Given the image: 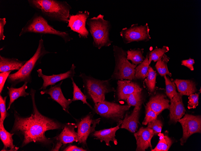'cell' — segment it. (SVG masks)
Wrapping results in <instances>:
<instances>
[{"label":"cell","instance_id":"obj_35","mask_svg":"<svg viewBox=\"0 0 201 151\" xmlns=\"http://www.w3.org/2000/svg\"><path fill=\"white\" fill-rule=\"evenodd\" d=\"M162 127V124L161 121L157 118L148 123L147 127L153 130L154 135L161 133Z\"/></svg>","mask_w":201,"mask_h":151},{"label":"cell","instance_id":"obj_44","mask_svg":"<svg viewBox=\"0 0 201 151\" xmlns=\"http://www.w3.org/2000/svg\"><path fill=\"white\" fill-rule=\"evenodd\" d=\"M201 90V89H200V92H201V90Z\"/></svg>","mask_w":201,"mask_h":151},{"label":"cell","instance_id":"obj_17","mask_svg":"<svg viewBox=\"0 0 201 151\" xmlns=\"http://www.w3.org/2000/svg\"><path fill=\"white\" fill-rule=\"evenodd\" d=\"M117 85V96L119 100H126L131 94L142 90L138 84L129 80H119Z\"/></svg>","mask_w":201,"mask_h":151},{"label":"cell","instance_id":"obj_43","mask_svg":"<svg viewBox=\"0 0 201 151\" xmlns=\"http://www.w3.org/2000/svg\"><path fill=\"white\" fill-rule=\"evenodd\" d=\"M62 145L63 144L61 143L57 140V143L55 146H54V147L51 151H59Z\"/></svg>","mask_w":201,"mask_h":151},{"label":"cell","instance_id":"obj_16","mask_svg":"<svg viewBox=\"0 0 201 151\" xmlns=\"http://www.w3.org/2000/svg\"><path fill=\"white\" fill-rule=\"evenodd\" d=\"M182 95L177 93L171 99L170 118L171 122L176 123L184 115L185 109L182 100Z\"/></svg>","mask_w":201,"mask_h":151},{"label":"cell","instance_id":"obj_29","mask_svg":"<svg viewBox=\"0 0 201 151\" xmlns=\"http://www.w3.org/2000/svg\"><path fill=\"white\" fill-rule=\"evenodd\" d=\"M149 64L148 55L147 54L144 61L135 68V76L136 78L143 80L147 74Z\"/></svg>","mask_w":201,"mask_h":151},{"label":"cell","instance_id":"obj_4","mask_svg":"<svg viewBox=\"0 0 201 151\" xmlns=\"http://www.w3.org/2000/svg\"><path fill=\"white\" fill-rule=\"evenodd\" d=\"M79 77L82 80L84 94L94 104L104 101L107 94L115 91L110 84L111 78L101 80L84 73H80Z\"/></svg>","mask_w":201,"mask_h":151},{"label":"cell","instance_id":"obj_5","mask_svg":"<svg viewBox=\"0 0 201 151\" xmlns=\"http://www.w3.org/2000/svg\"><path fill=\"white\" fill-rule=\"evenodd\" d=\"M86 22L93 39L94 47L100 49L111 45L113 41L109 38L111 24L109 21L104 19V15L99 14L97 17L88 18Z\"/></svg>","mask_w":201,"mask_h":151},{"label":"cell","instance_id":"obj_36","mask_svg":"<svg viewBox=\"0 0 201 151\" xmlns=\"http://www.w3.org/2000/svg\"><path fill=\"white\" fill-rule=\"evenodd\" d=\"M146 115L142 122V124L146 125L148 123L157 118V115L149 107H145Z\"/></svg>","mask_w":201,"mask_h":151},{"label":"cell","instance_id":"obj_26","mask_svg":"<svg viewBox=\"0 0 201 151\" xmlns=\"http://www.w3.org/2000/svg\"><path fill=\"white\" fill-rule=\"evenodd\" d=\"M144 49H137L128 50L127 52V58L131 61L132 63L139 65L144 60L145 58L143 55Z\"/></svg>","mask_w":201,"mask_h":151},{"label":"cell","instance_id":"obj_9","mask_svg":"<svg viewBox=\"0 0 201 151\" xmlns=\"http://www.w3.org/2000/svg\"><path fill=\"white\" fill-rule=\"evenodd\" d=\"M100 118L95 119L90 113L79 119H76L77 128V133L79 140L78 144L81 145L83 148L87 146V141L89 135L95 131L97 124L100 121Z\"/></svg>","mask_w":201,"mask_h":151},{"label":"cell","instance_id":"obj_37","mask_svg":"<svg viewBox=\"0 0 201 151\" xmlns=\"http://www.w3.org/2000/svg\"><path fill=\"white\" fill-rule=\"evenodd\" d=\"M7 96L2 97L0 95V121L4 122L7 117L8 113L6 108V101Z\"/></svg>","mask_w":201,"mask_h":151},{"label":"cell","instance_id":"obj_34","mask_svg":"<svg viewBox=\"0 0 201 151\" xmlns=\"http://www.w3.org/2000/svg\"><path fill=\"white\" fill-rule=\"evenodd\" d=\"M165 80L166 93L169 98L171 99L177 93L175 83L171 81L166 75L164 76Z\"/></svg>","mask_w":201,"mask_h":151},{"label":"cell","instance_id":"obj_32","mask_svg":"<svg viewBox=\"0 0 201 151\" xmlns=\"http://www.w3.org/2000/svg\"><path fill=\"white\" fill-rule=\"evenodd\" d=\"M156 76V72L152 67L149 66L145 82L148 90L150 92H153L155 88Z\"/></svg>","mask_w":201,"mask_h":151},{"label":"cell","instance_id":"obj_39","mask_svg":"<svg viewBox=\"0 0 201 151\" xmlns=\"http://www.w3.org/2000/svg\"><path fill=\"white\" fill-rule=\"evenodd\" d=\"M10 71L7 72H0V93H2L3 89L5 83L11 73Z\"/></svg>","mask_w":201,"mask_h":151},{"label":"cell","instance_id":"obj_31","mask_svg":"<svg viewBox=\"0 0 201 151\" xmlns=\"http://www.w3.org/2000/svg\"><path fill=\"white\" fill-rule=\"evenodd\" d=\"M169 50V48L167 46H164L161 48H158L156 47L148 54L149 64H150L152 61H153L154 62L157 61Z\"/></svg>","mask_w":201,"mask_h":151},{"label":"cell","instance_id":"obj_22","mask_svg":"<svg viewBox=\"0 0 201 151\" xmlns=\"http://www.w3.org/2000/svg\"><path fill=\"white\" fill-rule=\"evenodd\" d=\"M27 61H21L15 58H9L0 55V72L14 70H19Z\"/></svg>","mask_w":201,"mask_h":151},{"label":"cell","instance_id":"obj_40","mask_svg":"<svg viewBox=\"0 0 201 151\" xmlns=\"http://www.w3.org/2000/svg\"><path fill=\"white\" fill-rule=\"evenodd\" d=\"M194 63V60L190 58L188 59L184 60L181 61L182 65L187 67L192 71L194 70L193 65Z\"/></svg>","mask_w":201,"mask_h":151},{"label":"cell","instance_id":"obj_1","mask_svg":"<svg viewBox=\"0 0 201 151\" xmlns=\"http://www.w3.org/2000/svg\"><path fill=\"white\" fill-rule=\"evenodd\" d=\"M36 90L31 88L29 94L32 102V110L29 116H20L15 111L14 112V125L10 133L20 137L24 147L33 142L44 146L49 147L54 145V138L47 137L45 132L48 130L62 129L65 124L41 114L37 107L35 101Z\"/></svg>","mask_w":201,"mask_h":151},{"label":"cell","instance_id":"obj_6","mask_svg":"<svg viewBox=\"0 0 201 151\" xmlns=\"http://www.w3.org/2000/svg\"><path fill=\"white\" fill-rule=\"evenodd\" d=\"M29 33L55 35L62 38L65 43L73 39L67 33L54 29L44 17L37 13H36L22 28L19 36H20Z\"/></svg>","mask_w":201,"mask_h":151},{"label":"cell","instance_id":"obj_8","mask_svg":"<svg viewBox=\"0 0 201 151\" xmlns=\"http://www.w3.org/2000/svg\"><path fill=\"white\" fill-rule=\"evenodd\" d=\"M131 106L121 105L105 100L94 104L93 109L97 114L105 119L110 120L122 123V119L125 112Z\"/></svg>","mask_w":201,"mask_h":151},{"label":"cell","instance_id":"obj_10","mask_svg":"<svg viewBox=\"0 0 201 151\" xmlns=\"http://www.w3.org/2000/svg\"><path fill=\"white\" fill-rule=\"evenodd\" d=\"M150 30L147 23L144 25L139 26L138 24H134L129 28L122 29L120 32V35L125 43L133 42L147 41L151 39Z\"/></svg>","mask_w":201,"mask_h":151},{"label":"cell","instance_id":"obj_2","mask_svg":"<svg viewBox=\"0 0 201 151\" xmlns=\"http://www.w3.org/2000/svg\"><path fill=\"white\" fill-rule=\"evenodd\" d=\"M28 2L48 19L68 23L72 8L67 2L56 0H28Z\"/></svg>","mask_w":201,"mask_h":151},{"label":"cell","instance_id":"obj_24","mask_svg":"<svg viewBox=\"0 0 201 151\" xmlns=\"http://www.w3.org/2000/svg\"><path fill=\"white\" fill-rule=\"evenodd\" d=\"M174 83L177 86L178 92L182 95L188 96L194 93L197 90L196 84L192 80L176 79Z\"/></svg>","mask_w":201,"mask_h":151},{"label":"cell","instance_id":"obj_28","mask_svg":"<svg viewBox=\"0 0 201 151\" xmlns=\"http://www.w3.org/2000/svg\"><path fill=\"white\" fill-rule=\"evenodd\" d=\"M169 58L165 54L156 62L155 68L159 74L162 76L168 75L171 77L172 74L168 70L167 63Z\"/></svg>","mask_w":201,"mask_h":151},{"label":"cell","instance_id":"obj_30","mask_svg":"<svg viewBox=\"0 0 201 151\" xmlns=\"http://www.w3.org/2000/svg\"><path fill=\"white\" fill-rule=\"evenodd\" d=\"M71 79L72 80L73 89V98L72 99V101L73 102L77 100H80L83 104H86L91 109H93L92 106L87 101V97L77 85L75 82L73 78H72Z\"/></svg>","mask_w":201,"mask_h":151},{"label":"cell","instance_id":"obj_33","mask_svg":"<svg viewBox=\"0 0 201 151\" xmlns=\"http://www.w3.org/2000/svg\"><path fill=\"white\" fill-rule=\"evenodd\" d=\"M126 101L128 105L131 106H140L143 102L141 91L135 92L130 94L128 97Z\"/></svg>","mask_w":201,"mask_h":151},{"label":"cell","instance_id":"obj_13","mask_svg":"<svg viewBox=\"0 0 201 151\" xmlns=\"http://www.w3.org/2000/svg\"><path fill=\"white\" fill-rule=\"evenodd\" d=\"M63 82L62 80L58 84L54 86H51L49 89L43 90L40 93L42 95L45 94H48L50 96L48 98L58 103L64 111L69 114L70 105L73 101L72 99H67L64 96L61 88V85Z\"/></svg>","mask_w":201,"mask_h":151},{"label":"cell","instance_id":"obj_15","mask_svg":"<svg viewBox=\"0 0 201 151\" xmlns=\"http://www.w3.org/2000/svg\"><path fill=\"white\" fill-rule=\"evenodd\" d=\"M154 135L152 129L148 127H141L134 134L136 141V151H145L149 147L152 148L151 140Z\"/></svg>","mask_w":201,"mask_h":151},{"label":"cell","instance_id":"obj_27","mask_svg":"<svg viewBox=\"0 0 201 151\" xmlns=\"http://www.w3.org/2000/svg\"><path fill=\"white\" fill-rule=\"evenodd\" d=\"M159 140L156 147L151 151H168L173 143V140L167 135L162 133L158 134Z\"/></svg>","mask_w":201,"mask_h":151},{"label":"cell","instance_id":"obj_42","mask_svg":"<svg viewBox=\"0 0 201 151\" xmlns=\"http://www.w3.org/2000/svg\"><path fill=\"white\" fill-rule=\"evenodd\" d=\"M64 151H86L87 149L83 147H78L76 145H70L64 149Z\"/></svg>","mask_w":201,"mask_h":151},{"label":"cell","instance_id":"obj_25","mask_svg":"<svg viewBox=\"0 0 201 151\" xmlns=\"http://www.w3.org/2000/svg\"><path fill=\"white\" fill-rule=\"evenodd\" d=\"M27 83V82H25L21 87L18 88L14 87L12 85L10 87H7L8 90V94L10 100L7 109V111L10 109L12 103L18 98L20 97H25L29 95V93L26 91L28 87Z\"/></svg>","mask_w":201,"mask_h":151},{"label":"cell","instance_id":"obj_7","mask_svg":"<svg viewBox=\"0 0 201 151\" xmlns=\"http://www.w3.org/2000/svg\"><path fill=\"white\" fill-rule=\"evenodd\" d=\"M113 49L115 66L111 79L130 80L135 79V68L137 65L128 61L127 58L126 51L122 47L114 45Z\"/></svg>","mask_w":201,"mask_h":151},{"label":"cell","instance_id":"obj_18","mask_svg":"<svg viewBox=\"0 0 201 151\" xmlns=\"http://www.w3.org/2000/svg\"><path fill=\"white\" fill-rule=\"evenodd\" d=\"M76 127L75 123H68L65 124L60 134L54 137L55 140L60 142L63 145L78 142V134L75 130Z\"/></svg>","mask_w":201,"mask_h":151},{"label":"cell","instance_id":"obj_23","mask_svg":"<svg viewBox=\"0 0 201 151\" xmlns=\"http://www.w3.org/2000/svg\"><path fill=\"white\" fill-rule=\"evenodd\" d=\"M3 123L4 122L0 121V138L4 145L1 151H16L19 147H16L13 144L12 136L14 134L6 131Z\"/></svg>","mask_w":201,"mask_h":151},{"label":"cell","instance_id":"obj_19","mask_svg":"<svg viewBox=\"0 0 201 151\" xmlns=\"http://www.w3.org/2000/svg\"><path fill=\"white\" fill-rule=\"evenodd\" d=\"M122 124L119 123L116 127L107 129H105L95 131L92 133L91 136L94 139L99 140L101 142L104 141L106 145L110 146V142L112 141L115 145L118 143L117 140L115 138L116 133L119 128V126Z\"/></svg>","mask_w":201,"mask_h":151},{"label":"cell","instance_id":"obj_3","mask_svg":"<svg viewBox=\"0 0 201 151\" xmlns=\"http://www.w3.org/2000/svg\"><path fill=\"white\" fill-rule=\"evenodd\" d=\"M57 52H51L46 50L44 46L43 40L41 38L34 55L27 61L19 70L14 73L10 74L7 78V81L13 87L22 82L31 83L32 81L31 74L34 69L41 63V60L45 55Z\"/></svg>","mask_w":201,"mask_h":151},{"label":"cell","instance_id":"obj_38","mask_svg":"<svg viewBox=\"0 0 201 151\" xmlns=\"http://www.w3.org/2000/svg\"><path fill=\"white\" fill-rule=\"evenodd\" d=\"M199 93H192L189 96L187 108L189 109L195 108L198 105Z\"/></svg>","mask_w":201,"mask_h":151},{"label":"cell","instance_id":"obj_21","mask_svg":"<svg viewBox=\"0 0 201 151\" xmlns=\"http://www.w3.org/2000/svg\"><path fill=\"white\" fill-rule=\"evenodd\" d=\"M157 115L165 109H169V100L164 94H158L151 97L147 103Z\"/></svg>","mask_w":201,"mask_h":151},{"label":"cell","instance_id":"obj_14","mask_svg":"<svg viewBox=\"0 0 201 151\" xmlns=\"http://www.w3.org/2000/svg\"><path fill=\"white\" fill-rule=\"evenodd\" d=\"M76 66L73 64L70 69L67 72L58 74L46 75L43 74L42 70L39 69L37 70L38 76L43 80L42 86L39 90L46 89L49 86L54 85L56 83L67 78H73L76 74L75 69Z\"/></svg>","mask_w":201,"mask_h":151},{"label":"cell","instance_id":"obj_12","mask_svg":"<svg viewBox=\"0 0 201 151\" xmlns=\"http://www.w3.org/2000/svg\"><path fill=\"white\" fill-rule=\"evenodd\" d=\"M89 14L88 11H85L84 12L80 11L75 15H70L67 27L78 33L80 38H87L89 33L86 24Z\"/></svg>","mask_w":201,"mask_h":151},{"label":"cell","instance_id":"obj_41","mask_svg":"<svg viewBox=\"0 0 201 151\" xmlns=\"http://www.w3.org/2000/svg\"><path fill=\"white\" fill-rule=\"evenodd\" d=\"M6 23L5 18H0V40H4L5 36L4 34V28Z\"/></svg>","mask_w":201,"mask_h":151},{"label":"cell","instance_id":"obj_11","mask_svg":"<svg viewBox=\"0 0 201 151\" xmlns=\"http://www.w3.org/2000/svg\"><path fill=\"white\" fill-rule=\"evenodd\" d=\"M181 124L183 131V136L180 139V144L183 145L188 138L195 133H201L200 115L186 114L183 118L178 121Z\"/></svg>","mask_w":201,"mask_h":151},{"label":"cell","instance_id":"obj_20","mask_svg":"<svg viewBox=\"0 0 201 151\" xmlns=\"http://www.w3.org/2000/svg\"><path fill=\"white\" fill-rule=\"evenodd\" d=\"M141 109V106H135L131 114H126L121 128L126 129L131 133H135L138 128Z\"/></svg>","mask_w":201,"mask_h":151}]
</instances>
